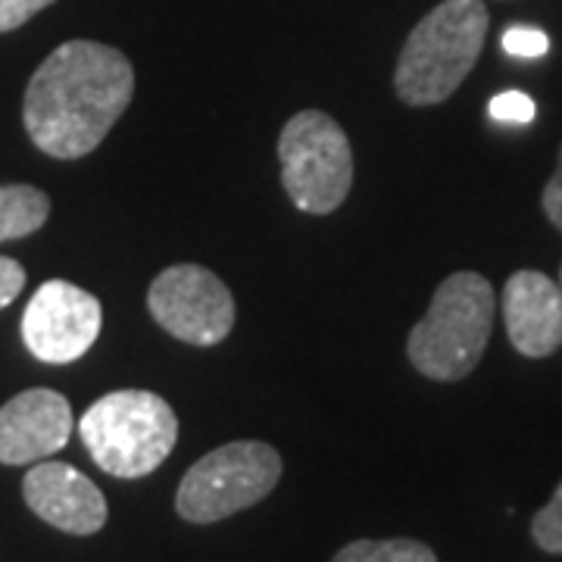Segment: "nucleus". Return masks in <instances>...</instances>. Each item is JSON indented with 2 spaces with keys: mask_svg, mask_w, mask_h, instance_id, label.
Segmentation results:
<instances>
[{
  "mask_svg": "<svg viewBox=\"0 0 562 562\" xmlns=\"http://www.w3.org/2000/svg\"><path fill=\"white\" fill-rule=\"evenodd\" d=\"M135 94L128 57L98 41H66L35 69L22 122L32 144L57 160L88 157Z\"/></svg>",
  "mask_w": 562,
  "mask_h": 562,
  "instance_id": "f257e3e1",
  "label": "nucleus"
},
{
  "mask_svg": "<svg viewBox=\"0 0 562 562\" xmlns=\"http://www.w3.org/2000/svg\"><path fill=\"white\" fill-rule=\"evenodd\" d=\"M487 7L482 0H443L409 32L394 69L397 98L409 106L447 101L482 57Z\"/></svg>",
  "mask_w": 562,
  "mask_h": 562,
  "instance_id": "f03ea898",
  "label": "nucleus"
},
{
  "mask_svg": "<svg viewBox=\"0 0 562 562\" xmlns=\"http://www.w3.org/2000/svg\"><path fill=\"white\" fill-rule=\"evenodd\" d=\"M494 288L479 272H457L441 281L428 313L409 331V362L431 382L465 379L491 341L494 328Z\"/></svg>",
  "mask_w": 562,
  "mask_h": 562,
  "instance_id": "7ed1b4c3",
  "label": "nucleus"
},
{
  "mask_svg": "<svg viewBox=\"0 0 562 562\" xmlns=\"http://www.w3.org/2000/svg\"><path fill=\"white\" fill-rule=\"evenodd\" d=\"M79 435L91 460L106 475L144 479L172 453L179 441V419L160 394L125 387L88 406Z\"/></svg>",
  "mask_w": 562,
  "mask_h": 562,
  "instance_id": "20e7f679",
  "label": "nucleus"
},
{
  "mask_svg": "<svg viewBox=\"0 0 562 562\" xmlns=\"http://www.w3.org/2000/svg\"><path fill=\"white\" fill-rule=\"evenodd\" d=\"M281 184L297 210L335 213L353 188V150L344 128L322 110H303L281 128Z\"/></svg>",
  "mask_w": 562,
  "mask_h": 562,
  "instance_id": "39448f33",
  "label": "nucleus"
},
{
  "mask_svg": "<svg viewBox=\"0 0 562 562\" xmlns=\"http://www.w3.org/2000/svg\"><path fill=\"white\" fill-rule=\"evenodd\" d=\"M279 479L281 457L272 443H225L188 469L176 494V509L184 522H222L269 497Z\"/></svg>",
  "mask_w": 562,
  "mask_h": 562,
  "instance_id": "423d86ee",
  "label": "nucleus"
},
{
  "mask_svg": "<svg viewBox=\"0 0 562 562\" xmlns=\"http://www.w3.org/2000/svg\"><path fill=\"white\" fill-rule=\"evenodd\" d=\"M150 316L162 331L194 347H213L235 325V297L220 276L194 262L162 269L147 291Z\"/></svg>",
  "mask_w": 562,
  "mask_h": 562,
  "instance_id": "0eeeda50",
  "label": "nucleus"
},
{
  "mask_svg": "<svg viewBox=\"0 0 562 562\" xmlns=\"http://www.w3.org/2000/svg\"><path fill=\"white\" fill-rule=\"evenodd\" d=\"M103 325L101 301L72 281L50 279L35 291L22 316V341L32 357L50 366L85 357Z\"/></svg>",
  "mask_w": 562,
  "mask_h": 562,
  "instance_id": "6e6552de",
  "label": "nucleus"
},
{
  "mask_svg": "<svg viewBox=\"0 0 562 562\" xmlns=\"http://www.w3.org/2000/svg\"><path fill=\"white\" fill-rule=\"evenodd\" d=\"M72 406L50 387L22 391L0 406V462L29 465L60 453L72 435Z\"/></svg>",
  "mask_w": 562,
  "mask_h": 562,
  "instance_id": "1a4fd4ad",
  "label": "nucleus"
},
{
  "mask_svg": "<svg viewBox=\"0 0 562 562\" xmlns=\"http://www.w3.org/2000/svg\"><path fill=\"white\" fill-rule=\"evenodd\" d=\"M29 509L66 535H98L106 525V501L101 487L69 462H35L22 479Z\"/></svg>",
  "mask_w": 562,
  "mask_h": 562,
  "instance_id": "9d476101",
  "label": "nucleus"
},
{
  "mask_svg": "<svg viewBox=\"0 0 562 562\" xmlns=\"http://www.w3.org/2000/svg\"><path fill=\"white\" fill-rule=\"evenodd\" d=\"M503 319L509 344L531 360L550 357L562 344V291L543 272L522 269L503 288Z\"/></svg>",
  "mask_w": 562,
  "mask_h": 562,
  "instance_id": "9b49d317",
  "label": "nucleus"
},
{
  "mask_svg": "<svg viewBox=\"0 0 562 562\" xmlns=\"http://www.w3.org/2000/svg\"><path fill=\"white\" fill-rule=\"evenodd\" d=\"M50 216V201L35 184H0V241H16Z\"/></svg>",
  "mask_w": 562,
  "mask_h": 562,
  "instance_id": "f8f14e48",
  "label": "nucleus"
},
{
  "mask_svg": "<svg viewBox=\"0 0 562 562\" xmlns=\"http://www.w3.org/2000/svg\"><path fill=\"white\" fill-rule=\"evenodd\" d=\"M331 562H438L428 543L413 538H387V541H353Z\"/></svg>",
  "mask_w": 562,
  "mask_h": 562,
  "instance_id": "ddd939ff",
  "label": "nucleus"
},
{
  "mask_svg": "<svg viewBox=\"0 0 562 562\" xmlns=\"http://www.w3.org/2000/svg\"><path fill=\"white\" fill-rule=\"evenodd\" d=\"M531 538L547 553H562V482L553 501L543 506L531 522Z\"/></svg>",
  "mask_w": 562,
  "mask_h": 562,
  "instance_id": "4468645a",
  "label": "nucleus"
},
{
  "mask_svg": "<svg viewBox=\"0 0 562 562\" xmlns=\"http://www.w3.org/2000/svg\"><path fill=\"white\" fill-rule=\"evenodd\" d=\"M547 47H550V38L543 35L541 29L513 25V29H506V32H503V50H506V54H513V57H525V60H531V57H543V54H547Z\"/></svg>",
  "mask_w": 562,
  "mask_h": 562,
  "instance_id": "2eb2a0df",
  "label": "nucleus"
},
{
  "mask_svg": "<svg viewBox=\"0 0 562 562\" xmlns=\"http://www.w3.org/2000/svg\"><path fill=\"white\" fill-rule=\"evenodd\" d=\"M487 110L497 122H513V125H525V122L535 120V113H538L535 101L522 91H503L487 103Z\"/></svg>",
  "mask_w": 562,
  "mask_h": 562,
  "instance_id": "dca6fc26",
  "label": "nucleus"
},
{
  "mask_svg": "<svg viewBox=\"0 0 562 562\" xmlns=\"http://www.w3.org/2000/svg\"><path fill=\"white\" fill-rule=\"evenodd\" d=\"M54 0H0V32H13L25 22L32 20L35 13L47 10Z\"/></svg>",
  "mask_w": 562,
  "mask_h": 562,
  "instance_id": "f3484780",
  "label": "nucleus"
},
{
  "mask_svg": "<svg viewBox=\"0 0 562 562\" xmlns=\"http://www.w3.org/2000/svg\"><path fill=\"white\" fill-rule=\"evenodd\" d=\"M25 288V269L10 257H0V310L16 301Z\"/></svg>",
  "mask_w": 562,
  "mask_h": 562,
  "instance_id": "a211bd4d",
  "label": "nucleus"
},
{
  "mask_svg": "<svg viewBox=\"0 0 562 562\" xmlns=\"http://www.w3.org/2000/svg\"><path fill=\"white\" fill-rule=\"evenodd\" d=\"M541 203H543L547 220L553 222V225L562 232V150H560V162H557V172H553V179L547 181V188H543Z\"/></svg>",
  "mask_w": 562,
  "mask_h": 562,
  "instance_id": "6ab92c4d",
  "label": "nucleus"
}]
</instances>
